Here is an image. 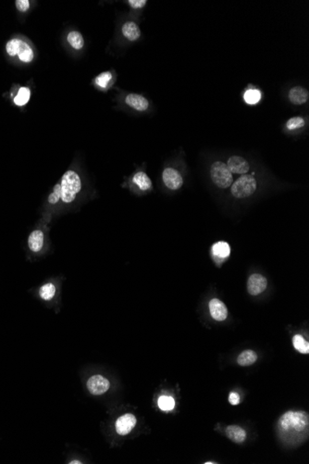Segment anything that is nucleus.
Returning <instances> with one entry per match:
<instances>
[{"instance_id":"f257e3e1","label":"nucleus","mask_w":309,"mask_h":464,"mask_svg":"<svg viewBox=\"0 0 309 464\" xmlns=\"http://www.w3.org/2000/svg\"><path fill=\"white\" fill-rule=\"evenodd\" d=\"M308 414L304 412H287L278 422V430L283 440L293 442L303 440L308 431Z\"/></svg>"},{"instance_id":"f03ea898","label":"nucleus","mask_w":309,"mask_h":464,"mask_svg":"<svg viewBox=\"0 0 309 464\" xmlns=\"http://www.w3.org/2000/svg\"><path fill=\"white\" fill-rule=\"evenodd\" d=\"M50 225L45 220H41L30 231L27 237L26 246L32 255H39L47 248L49 240Z\"/></svg>"},{"instance_id":"7ed1b4c3","label":"nucleus","mask_w":309,"mask_h":464,"mask_svg":"<svg viewBox=\"0 0 309 464\" xmlns=\"http://www.w3.org/2000/svg\"><path fill=\"white\" fill-rule=\"evenodd\" d=\"M82 179L73 170H68L60 180L61 202L68 205L75 201L77 196L82 191Z\"/></svg>"},{"instance_id":"20e7f679","label":"nucleus","mask_w":309,"mask_h":464,"mask_svg":"<svg viewBox=\"0 0 309 464\" xmlns=\"http://www.w3.org/2000/svg\"><path fill=\"white\" fill-rule=\"evenodd\" d=\"M211 180L218 187L225 189L233 184V174L228 169L227 164L222 162L213 163L210 169Z\"/></svg>"},{"instance_id":"39448f33","label":"nucleus","mask_w":309,"mask_h":464,"mask_svg":"<svg viewBox=\"0 0 309 464\" xmlns=\"http://www.w3.org/2000/svg\"><path fill=\"white\" fill-rule=\"evenodd\" d=\"M257 190V181L249 174H244L232 186V194L237 198L252 196Z\"/></svg>"},{"instance_id":"423d86ee","label":"nucleus","mask_w":309,"mask_h":464,"mask_svg":"<svg viewBox=\"0 0 309 464\" xmlns=\"http://www.w3.org/2000/svg\"><path fill=\"white\" fill-rule=\"evenodd\" d=\"M7 53L14 57L18 55L19 58L24 62H31L34 59V51L27 43L20 39H12L6 45Z\"/></svg>"},{"instance_id":"0eeeda50","label":"nucleus","mask_w":309,"mask_h":464,"mask_svg":"<svg viewBox=\"0 0 309 464\" xmlns=\"http://www.w3.org/2000/svg\"><path fill=\"white\" fill-rule=\"evenodd\" d=\"M111 386L110 381L107 378L102 376V375H93L91 378H89L87 381V389L89 392L94 396H99V395L106 393Z\"/></svg>"},{"instance_id":"6e6552de","label":"nucleus","mask_w":309,"mask_h":464,"mask_svg":"<svg viewBox=\"0 0 309 464\" xmlns=\"http://www.w3.org/2000/svg\"><path fill=\"white\" fill-rule=\"evenodd\" d=\"M162 180H163L165 186L171 190H178L179 188H181L183 184V179L181 177V174L175 169L170 168V167L164 170L163 174H162Z\"/></svg>"},{"instance_id":"1a4fd4ad","label":"nucleus","mask_w":309,"mask_h":464,"mask_svg":"<svg viewBox=\"0 0 309 464\" xmlns=\"http://www.w3.org/2000/svg\"><path fill=\"white\" fill-rule=\"evenodd\" d=\"M268 285L266 277L261 274H252L247 282V290L252 296H257L265 291Z\"/></svg>"},{"instance_id":"9d476101","label":"nucleus","mask_w":309,"mask_h":464,"mask_svg":"<svg viewBox=\"0 0 309 464\" xmlns=\"http://www.w3.org/2000/svg\"><path fill=\"white\" fill-rule=\"evenodd\" d=\"M136 424V418L131 413L124 414L119 418L116 422V431L121 435H128L134 429Z\"/></svg>"},{"instance_id":"9b49d317","label":"nucleus","mask_w":309,"mask_h":464,"mask_svg":"<svg viewBox=\"0 0 309 464\" xmlns=\"http://www.w3.org/2000/svg\"><path fill=\"white\" fill-rule=\"evenodd\" d=\"M227 167L232 174H245L248 173L250 166L244 158L233 156L228 160Z\"/></svg>"},{"instance_id":"f8f14e48","label":"nucleus","mask_w":309,"mask_h":464,"mask_svg":"<svg viewBox=\"0 0 309 464\" xmlns=\"http://www.w3.org/2000/svg\"><path fill=\"white\" fill-rule=\"evenodd\" d=\"M210 312L211 316L219 322H222L227 318V307L222 300L218 298H213L210 300Z\"/></svg>"},{"instance_id":"ddd939ff","label":"nucleus","mask_w":309,"mask_h":464,"mask_svg":"<svg viewBox=\"0 0 309 464\" xmlns=\"http://www.w3.org/2000/svg\"><path fill=\"white\" fill-rule=\"evenodd\" d=\"M125 103L128 105L129 107L138 111H146L149 107L148 100L145 97L138 94H129L125 98Z\"/></svg>"},{"instance_id":"4468645a","label":"nucleus","mask_w":309,"mask_h":464,"mask_svg":"<svg viewBox=\"0 0 309 464\" xmlns=\"http://www.w3.org/2000/svg\"><path fill=\"white\" fill-rule=\"evenodd\" d=\"M308 99V91L302 87H292L289 91V100L294 105H303Z\"/></svg>"},{"instance_id":"2eb2a0df","label":"nucleus","mask_w":309,"mask_h":464,"mask_svg":"<svg viewBox=\"0 0 309 464\" xmlns=\"http://www.w3.org/2000/svg\"><path fill=\"white\" fill-rule=\"evenodd\" d=\"M123 35L129 41H136L140 38L141 31L138 25L134 22H127L123 25Z\"/></svg>"},{"instance_id":"dca6fc26","label":"nucleus","mask_w":309,"mask_h":464,"mask_svg":"<svg viewBox=\"0 0 309 464\" xmlns=\"http://www.w3.org/2000/svg\"><path fill=\"white\" fill-rule=\"evenodd\" d=\"M226 435L231 440L234 441V443H237V444L243 443L246 438V433L245 430L238 425L228 426L226 429Z\"/></svg>"},{"instance_id":"f3484780","label":"nucleus","mask_w":309,"mask_h":464,"mask_svg":"<svg viewBox=\"0 0 309 464\" xmlns=\"http://www.w3.org/2000/svg\"><path fill=\"white\" fill-rule=\"evenodd\" d=\"M133 182L142 191H147L152 188L151 179L144 172H138L134 174Z\"/></svg>"},{"instance_id":"a211bd4d","label":"nucleus","mask_w":309,"mask_h":464,"mask_svg":"<svg viewBox=\"0 0 309 464\" xmlns=\"http://www.w3.org/2000/svg\"><path fill=\"white\" fill-rule=\"evenodd\" d=\"M57 287L53 283H47L40 286L38 290V295L40 298L45 301H50L56 296Z\"/></svg>"},{"instance_id":"6ab92c4d","label":"nucleus","mask_w":309,"mask_h":464,"mask_svg":"<svg viewBox=\"0 0 309 464\" xmlns=\"http://www.w3.org/2000/svg\"><path fill=\"white\" fill-rule=\"evenodd\" d=\"M257 360V355L253 350H245L237 358V362L241 366H249L254 364Z\"/></svg>"},{"instance_id":"aec40b11","label":"nucleus","mask_w":309,"mask_h":464,"mask_svg":"<svg viewBox=\"0 0 309 464\" xmlns=\"http://www.w3.org/2000/svg\"><path fill=\"white\" fill-rule=\"evenodd\" d=\"M67 40L69 42L71 47H73L76 50L82 49L84 46V40L82 37V34L79 32H70V34L67 36Z\"/></svg>"},{"instance_id":"412c9836","label":"nucleus","mask_w":309,"mask_h":464,"mask_svg":"<svg viewBox=\"0 0 309 464\" xmlns=\"http://www.w3.org/2000/svg\"><path fill=\"white\" fill-rule=\"evenodd\" d=\"M212 250H213L214 255L216 256V257H219V258H222V259L227 258L228 256L230 255V253H231L230 246L228 243L223 242V241L218 242L216 244L213 245Z\"/></svg>"},{"instance_id":"4be33fe9","label":"nucleus","mask_w":309,"mask_h":464,"mask_svg":"<svg viewBox=\"0 0 309 464\" xmlns=\"http://www.w3.org/2000/svg\"><path fill=\"white\" fill-rule=\"evenodd\" d=\"M292 343L293 347L298 350L300 353L303 354H308L309 353V344L302 336H294L292 338Z\"/></svg>"},{"instance_id":"5701e85b","label":"nucleus","mask_w":309,"mask_h":464,"mask_svg":"<svg viewBox=\"0 0 309 464\" xmlns=\"http://www.w3.org/2000/svg\"><path fill=\"white\" fill-rule=\"evenodd\" d=\"M30 98H31V90L29 88L22 87L14 99V103L20 107L24 106L29 102Z\"/></svg>"},{"instance_id":"b1692460","label":"nucleus","mask_w":309,"mask_h":464,"mask_svg":"<svg viewBox=\"0 0 309 464\" xmlns=\"http://www.w3.org/2000/svg\"><path fill=\"white\" fill-rule=\"evenodd\" d=\"M60 201H61V187H60V183H58L53 187L52 192L47 197V203L49 204L51 207H54L58 205Z\"/></svg>"},{"instance_id":"393cba45","label":"nucleus","mask_w":309,"mask_h":464,"mask_svg":"<svg viewBox=\"0 0 309 464\" xmlns=\"http://www.w3.org/2000/svg\"><path fill=\"white\" fill-rule=\"evenodd\" d=\"M158 405L159 409L164 412L172 411L175 407V401L173 398L169 396H161L158 401Z\"/></svg>"},{"instance_id":"a878e982","label":"nucleus","mask_w":309,"mask_h":464,"mask_svg":"<svg viewBox=\"0 0 309 464\" xmlns=\"http://www.w3.org/2000/svg\"><path fill=\"white\" fill-rule=\"evenodd\" d=\"M245 101L249 105L257 104L260 99H261V93L260 91L256 90V89H251L247 90L244 96Z\"/></svg>"},{"instance_id":"bb28decb","label":"nucleus","mask_w":309,"mask_h":464,"mask_svg":"<svg viewBox=\"0 0 309 464\" xmlns=\"http://www.w3.org/2000/svg\"><path fill=\"white\" fill-rule=\"evenodd\" d=\"M111 80H112V73L111 71H104L100 73L99 75L96 76L95 84L101 88H107L109 87Z\"/></svg>"},{"instance_id":"cd10ccee","label":"nucleus","mask_w":309,"mask_h":464,"mask_svg":"<svg viewBox=\"0 0 309 464\" xmlns=\"http://www.w3.org/2000/svg\"><path fill=\"white\" fill-rule=\"evenodd\" d=\"M305 124V122L302 117H292L290 120H288L286 126L289 130H296L303 128Z\"/></svg>"},{"instance_id":"c85d7f7f","label":"nucleus","mask_w":309,"mask_h":464,"mask_svg":"<svg viewBox=\"0 0 309 464\" xmlns=\"http://www.w3.org/2000/svg\"><path fill=\"white\" fill-rule=\"evenodd\" d=\"M15 4H16L18 11L21 12H25L28 11L30 8V1L28 0H16Z\"/></svg>"},{"instance_id":"c756f323","label":"nucleus","mask_w":309,"mask_h":464,"mask_svg":"<svg viewBox=\"0 0 309 464\" xmlns=\"http://www.w3.org/2000/svg\"><path fill=\"white\" fill-rule=\"evenodd\" d=\"M129 5L133 9H142L146 6L147 1L146 0H129Z\"/></svg>"},{"instance_id":"7c9ffc66","label":"nucleus","mask_w":309,"mask_h":464,"mask_svg":"<svg viewBox=\"0 0 309 464\" xmlns=\"http://www.w3.org/2000/svg\"><path fill=\"white\" fill-rule=\"evenodd\" d=\"M229 401L232 405H238L240 402V397L239 395L237 393H231L230 394V397H229Z\"/></svg>"},{"instance_id":"2f4dec72","label":"nucleus","mask_w":309,"mask_h":464,"mask_svg":"<svg viewBox=\"0 0 309 464\" xmlns=\"http://www.w3.org/2000/svg\"><path fill=\"white\" fill-rule=\"evenodd\" d=\"M70 463H81V462H80V461H72V462H70Z\"/></svg>"}]
</instances>
